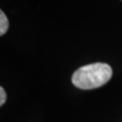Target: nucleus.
Segmentation results:
<instances>
[{"instance_id": "f03ea898", "label": "nucleus", "mask_w": 122, "mask_h": 122, "mask_svg": "<svg viewBox=\"0 0 122 122\" xmlns=\"http://www.w3.org/2000/svg\"><path fill=\"white\" fill-rule=\"evenodd\" d=\"M9 23L8 19L5 13L1 10L0 11V35H4L8 29Z\"/></svg>"}, {"instance_id": "7ed1b4c3", "label": "nucleus", "mask_w": 122, "mask_h": 122, "mask_svg": "<svg viewBox=\"0 0 122 122\" xmlns=\"http://www.w3.org/2000/svg\"><path fill=\"white\" fill-rule=\"evenodd\" d=\"M5 100H6V93H5L4 88L1 87L0 88V105L3 106L5 102Z\"/></svg>"}, {"instance_id": "f257e3e1", "label": "nucleus", "mask_w": 122, "mask_h": 122, "mask_svg": "<svg viewBox=\"0 0 122 122\" xmlns=\"http://www.w3.org/2000/svg\"><path fill=\"white\" fill-rule=\"evenodd\" d=\"M112 76L111 67L103 62H96L82 66L74 71L71 82L81 90H92L101 87Z\"/></svg>"}]
</instances>
